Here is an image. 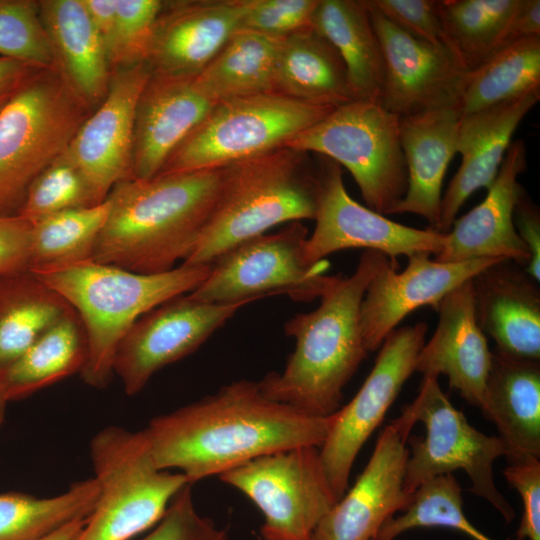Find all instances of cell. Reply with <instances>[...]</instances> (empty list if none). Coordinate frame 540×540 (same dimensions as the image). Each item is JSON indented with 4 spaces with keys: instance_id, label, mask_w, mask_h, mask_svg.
<instances>
[{
    "instance_id": "cell-1",
    "label": "cell",
    "mask_w": 540,
    "mask_h": 540,
    "mask_svg": "<svg viewBox=\"0 0 540 540\" xmlns=\"http://www.w3.org/2000/svg\"><path fill=\"white\" fill-rule=\"evenodd\" d=\"M332 420L274 401L258 381L242 379L154 417L142 432L156 466L193 484L277 451L320 448Z\"/></svg>"
},
{
    "instance_id": "cell-2",
    "label": "cell",
    "mask_w": 540,
    "mask_h": 540,
    "mask_svg": "<svg viewBox=\"0 0 540 540\" xmlns=\"http://www.w3.org/2000/svg\"><path fill=\"white\" fill-rule=\"evenodd\" d=\"M225 170L161 173L115 185L92 261L140 274L166 272L184 262L217 204Z\"/></svg>"
},
{
    "instance_id": "cell-3",
    "label": "cell",
    "mask_w": 540,
    "mask_h": 540,
    "mask_svg": "<svg viewBox=\"0 0 540 540\" xmlns=\"http://www.w3.org/2000/svg\"><path fill=\"white\" fill-rule=\"evenodd\" d=\"M387 257L366 250L351 275L332 276L316 309L285 323L295 347L282 371L258 381L266 397L318 417L340 408L345 385L368 353L360 327L361 302Z\"/></svg>"
},
{
    "instance_id": "cell-4",
    "label": "cell",
    "mask_w": 540,
    "mask_h": 540,
    "mask_svg": "<svg viewBox=\"0 0 540 540\" xmlns=\"http://www.w3.org/2000/svg\"><path fill=\"white\" fill-rule=\"evenodd\" d=\"M211 265H180L156 274H140L89 261L44 273H32L59 293L79 316L87 342L80 372L95 388L113 375L116 350L131 326L144 314L185 293L208 276Z\"/></svg>"
},
{
    "instance_id": "cell-5",
    "label": "cell",
    "mask_w": 540,
    "mask_h": 540,
    "mask_svg": "<svg viewBox=\"0 0 540 540\" xmlns=\"http://www.w3.org/2000/svg\"><path fill=\"white\" fill-rule=\"evenodd\" d=\"M319 180L309 153L282 147L226 167L217 204L186 266L211 265L269 229L314 220Z\"/></svg>"
},
{
    "instance_id": "cell-6",
    "label": "cell",
    "mask_w": 540,
    "mask_h": 540,
    "mask_svg": "<svg viewBox=\"0 0 540 540\" xmlns=\"http://www.w3.org/2000/svg\"><path fill=\"white\" fill-rule=\"evenodd\" d=\"M90 455L99 495L74 540H131L156 525L190 484L156 466L142 430L106 427L92 438Z\"/></svg>"
},
{
    "instance_id": "cell-7",
    "label": "cell",
    "mask_w": 540,
    "mask_h": 540,
    "mask_svg": "<svg viewBox=\"0 0 540 540\" xmlns=\"http://www.w3.org/2000/svg\"><path fill=\"white\" fill-rule=\"evenodd\" d=\"M92 113L55 68L35 74L0 113V216H17L36 177Z\"/></svg>"
},
{
    "instance_id": "cell-8",
    "label": "cell",
    "mask_w": 540,
    "mask_h": 540,
    "mask_svg": "<svg viewBox=\"0 0 540 540\" xmlns=\"http://www.w3.org/2000/svg\"><path fill=\"white\" fill-rule=\"evenodd\" d=\"M334 108L277 92L220 101L176 147L159 174L225 168L267 154Z\"/></svg>"
},
{
    "instance_id": "cell-9",
    "label": "cell",
    "mask_w": 540,
    "mask_h": 540,
    "mask_svg": "<svg viewBox=\"0 0 540 540\" xmlns=\"http://www.w3.org/2000/svg\"><path fill=\"white\" fill-rule=\"evenodd\" d=\"M284 147L344 166L367 207L377 213L389 214L406 193L408 173L399 117L379 101L357 99L337 106Z\"/></svg>"
},
{
    "instance_id": "cell-10",
    "label": "cell",
    "mask_w": 540,
    "mask_h": 540,
    "mask_svg": "<svg viewBox=\"0 0 540 540\" xmlns=\"http://www.w3.org/2000/svg\"><path fill=\"white\" fill-rule=\"evenodd\" d=\"M400 417L411 426L422 422L426 429L423 438L407 440L411 452L403 488L408 495L423 483L460 469L469 477L471 492L488 501L507 522L514 519V509L498 490L493 476L494 461L505 456L502 440L471 426L443 392L438 377H423L417 397Z\"/></svg>"
},
{
    "instance_id": "cell-11",
    "label": "cell",
    "mask_w": 540,
    "mask_h": 540,
    "mask_svg": "<svg viewBox=\"0 0 540 540\" xmlns=\"http://www.w3.org/2000/svg\"><path fill=\"white\" fill-rule=\"evenodd\" d=\"M308 236L307 227L297 221L275 233L246 240L219 256L206 279L188 296L218 304L251 303L277 294L300 302L313 301L332 276L325 275L327 260L312 265L305 261Z\"/></svg>"
},
{
    "instance_id": "cell-12",
    "label": "cell",
    "mask_w": 540,
    "mask_h": 540,
    "mask_svg": "<svg viewBox=\"0 0 540 540\" xmlns=\"http://www.w3.org/2000/svg\"><path fill=\"white\" fill-rule=\"evenodd\" d=\"M218 477L259 508L264 540H311L337 502L315 446L270 453Z\"/></svg>"
},
{
    "instance_id": "cell-13",
    "label": "cell",
    "mask_w": 540,
    "mask_h": 540,
    "mask_svg": "<svg viewBox=\"0 0 540 540\" xmlns=\"http://www.w3.org/2000/svg\"><path fill=\"white\" fill-rule=\"evenodd\" d=\"M427 331L424 322L393 330L379 347L374 366L358 392L333 414L319 454L337 502L348 489L359 451L415 371Z\"/></svg>"
},
{
    "instance_id": "cell-14",
    "label": "cell",
    "mask_w": 540,
    "mask_h": 540,
    "mask_svg": "<svg viewBox=\"0 0 540 540\" xmlns=\"http://www.w3.org/2000/svg\"><path fill=\"white\" fill-rule=\"evenodd\" d=\"M319 193L315 227L304 244V259L316 264L344 249L365 248L395 259L417 253L437 256L446 233L394 222L356 202L347 192L339 164L319 156Z\"/></svg>"
},
{
    "instance_id": "cell-15",
    "label": "cell",
    "mask_w": 540,
    "mask_h": 540,
    "mask_svg": "<svg viewBox=\"0 0 540 540\" xmlns=\"http://www.w3.org/2000/svg\"><path fill=\"white\" fill-rule=\"evenodd\" d=\"M247 304L207 303L187 294L141 316L121 340L114 357L113 372L125 393H139L157 371L193 353Z\"/></svg>"
},
{
    "instance_id": "cell-16",
    "label": "cell",
    "mask_w": 540,
    "mask_h": 540,
    "mask_svg": "<svg viewBox=\"0 0 540 540\" xmlns=\"http://www.w3.org/2000/svg\"><path fill=\"white\" fill-rule=\"evenodd\" d=\"M150 74L146 62L113 69L105 99L84 120L65 151L99 203L115 185L134 178L136 107Z\"/></svg>"
},
{
    "instance_id": "cell-17",
    "label": "cell",
    "mask_w": 540,
    "mask_h": 540,
    "mask_svg": "<svg viewBox=\"0 0 540 540\" xmlns=\"http://www.w3.org/2000/svg\"><path fill=\"white\" fill-rule=\"evenodd\" d=\"M367 7L384 60L381 105L399 118L459 107L469 72L446 48L410 36Z\"/></svg>"
},
{
    "instance_id": "cell-18",
    "label": "cell",
    "mask_w": 540,
    "mask_h": 540,
    "mask_svg": "<svg viewBox=\"0 0 540 540\" xmlns=\"http://www.w3.org/2000/svg\"><path fill=\"white\" fill-rule=\"evenodd\" d=\"M413 427L397 417L381 432L354 485L316 526L311 540H374L383 524L409 505L403 488Z\"/></svg>"
},
{
    "instance_id": "cell-19",
    "label": "cell",
    "mask_w": 540,
    "mask_h": 540,
    "mask_svg": "<svg viewBox=\"0 0 540 540\" xmlns=\"http://www.w3.org/2000/svg\"><path fill=\"white\" fill-rule=\"evenodd\" d=\"M408 258L400 272L387 257L369 282L360 306V327L368 352L377 350L384 339L411 312L430 306L437 309L442 299L493 263L504 259H472L441 262L428 253Z\"/></svg>"
},
{
    "instance_id": "cell-20",
    "label": "cell",
    "mask_w": 540,
    "mask_h": 540,
    "mask_svg": "<svg viewBox=\"0 0 540 540\" xmlns=\"http://www.w3.org/2000/svg\"><path fill=\"white\" fill-rule=\"evenodd\" d=\"M249 0L163 1L147 57L151 73L196 76L240 28Z\"/></svg>"
},
{
    "instance_id": "cell-21",
    "label": "cell",
    "mask_w": 540,
    "mask_h": 540,
    "mask_svg": "<svg viewBox=\"0 0 540 540\" xmlns=\"http://www.w3.org/2000/svg\"><path fill=\"white\" fill-rule=\"evenodd\" d=\"M526 147L513 141L484 200L455 219L446 232V244L434 257L441 262L504 259L526 267L530 253L514 225V209L523 190L518 177L526 170Z\"/></svg>"
},
{
    "instance_id": "cell-22",
    "label": "cell",
    "mask_w": 540,
    "mask_h": 540,
    "mask_svg": "<svg viewBox=\"0 0 540 540\" xmlns=\"http://www.w3.org/2000/svg\"><path fill=\"white\" fill-rule=\"evenodd\" d=\"M436 311V329L419 351L415 371L446 376L451 388L481 409L493 352L477 321L472 279L446 295Z\"/></svg>"
},
{
    "instance_id": "cell-23",
    "label": "cell",
    "mask_w": 540,
    "mask_h": 540,
    "mask_svg": "<svg viewBox=\"0 0 540 540\" xmlns=\"http://www.w3.org/2000/svg\"><path fill=\"white\" fill-rule=\"evenodd\" d=\"M215 104L202 91L196 76L151 73L136 107L134 178L149 179L159 174L171 153Z\"/></svg>"
},
{
    "instance_id": "cell-24",
    "label": "cell",
    "mask_w": 540,
    "mask_h": 540,
    "mask_svg": "<svg viewBox=\"0 0 540 540\" xmlns=\"http://www.w3.org/2000/svg\"><path fill=\"white\" fill-rule=\"evenodd\" d=\"M540 99V89L518 98L460 116L458 154L461 164L442 195L437 231L450 230L462 205L478 189L495 180L512 136Z\"/></svg>"
},
{
    "instance_id": "cell-25",
    "label": "cell",
    "mask_w": 540,
    "mask_h": 540,
    "mask_svg": "<svg viewBox=\"0 0 540 540\" xmlns=\"http://www.w3.org/2000/svg\"><path fill=\"white\" fill-rule=\"evenodd\" d=\"M478 324L499 355L540 361V290L524 268L499 260L472 278Z\"/></svg>"
},
{
    "instance_id": "cell-26",
    "label": "cell",
    "mask_w": 540,
    "mask_h": 540,
    "mask_svg": "<svg viewBox=\"0 0 540 540\" xmlns=\"http://www.w3.org/2000/svg\"><path fill=\"white\" fill-rule=\"evenodd\" d=\"M460 116L459 107H449L399 118L408 185L389 214H416L437 229L444 175L458 153Z\"/></svg>"
},
{
    "instance_id": "cell-27",
    "label": "cell",
    "mask_w": 540,
    "mask_h": 540,
    "mask_svg": "<svg viewBox=\"0 0 540 540\" xmlns=\"http://www.w3.org/2000/svg\"><path fill=\"white\" fill-rule=\"evenodd\" d=\"M55 63L69 89L91 111L105 99L111 68L81 0H39Z\"/></svg>"
},
{
    "instance_id": "cell-28",
    "label": "cell",
    "mask_w": 540,
    "mask_h": 540,
    "mask_svg": "<svg viewBox=\"0 0 540 540\" xmlns=\"http://www.w3.org/2000/svg\"><path fill=\"white\" fill-rule=\"evenodd\" d=\"M511 463L540 458V364L493 352L483 406Z\"/></svg>"
},
{
    "instance_id": "cell-29",
    "label": "cell",
    "mask_w": 540,
    "mask_h": 540,
    "mask_svg": "<svg viewBox=\"0 0 540 540\" xmlns=\"http://www.w3.org/2000/svg\"><path fill=\"white\" fill-rule=\"evenodd\" d=\"M275 92L331 107L357 100L341 56L312 26L281 40Z\"/></svg>"
},
{
    "instance_id": "cell-30",
    "label": "cell",
    "mask_w": 540,
    "mask_h": 540,
    "mask_svg": "<svg viewBox=\"0 0 540 540\" xmlns=\"http://www.w3.org/2000/svg\"><path fill=\"white\" fill-rule=\"evenodd\" d=\"M311 25L341 56L356 99L379 101L384 60L365 0H319Z\"/></svg>"
},
{
    "instance_id": "cell-31",
    "label": "cell",
    "mask_w": 540,
    "mask_h": 540,
    "mask_svg": "<svg viewBox=\"0 0 540 540\" xmlns=\"http://www.w3.org/2000/svg\"><path fill=\"white\" fill-rule=\"evenodd\" d=\"M86 359L84 329L76 311L71 308L18 359L0 370L8 401L24 399L80 373Z\"/></svg>"
},
{
    "instance_id": "cell-32",
    "label": "cell",
    "mask_w": 540,
    "mask_h": 540,
    "mask_svg": "<svg viewBox=\"0 0 540 540\" xmlns=\"http://www.w3.org/2000/svg\"><path fill=\"white\" fill-rule=\"evenodd\" d=\"M281 40L251 30L238 29L196 75L198 85L216 103L275 92Z\"/></svg>"
},
{
    "instance_id": "cell-33",
    "label": "cell",
    "mask_w": 540,
    "mask_h": 540,
    "mask_svg": "<svg viewBox=\"0 0 540 540\" xmlns=\"http://www.w3.org/2000/svg\"><path fill=\"white\" fill-rule=\"evenodd\" d=\"M72 307L31 272L0 277V370Z\"/></svg>"
},
{
    "instance_id": "cell-34",
    "label": "cell",
    "mask_w": 540,
    "mask_h": 540,
    "mask_svg": "<svg viewBox=\"0 0 540 540\" xmlns=\"http://www.w3.org/2000/svg\"><path fill=\"white\" fill-rule=\"evenodd\" d=\"M521 0H439L446 47L468 72L503 47Z\"/></svg>"
},
{
    "instance_id": "cell-35",
    "label": "cell",
    "mask_w": 540,
    "mask_h": 540,
    "mask_svg": "<svg viewBox=\"0 0 540 540\" xmlns=\"http://www.w3.org/2000/svg\"><path fill=\"white\" fill-rule=\"evenodd\" d=\"M98 495L95 477L75 482L52 497L0 494V540H41L71 522L86 519Z\"/></svg>"
},
{
    "instance_id": "cell-36",
    "label": "cell",
    "mask_w": 540,
    "mask_h": 540,
    "mask_svg": "<svg viewBox=\"0 0 540 540\" xmlns=\"http://www.w3.org/2000/svg\"><path fill=\"white\" fill-rule=\"evenodd\" d=\"M538 89L540 36H532L503 46L468 73L459 110L470 114Z\"/></svg>"
},
{
    "instance_id": "cell-37",
    "label": "cell",
    "mask_w": 540,
    "mask_h": 540,
    "mask_svg": "<svg viewBox=\"0 0 540 540\" xmlns=\"http://www.w3.org/2000/svg\"><path fill=\"white\" fill-rule=\"evenodd\" d=\"M110 203L66 210L32 223L29 272L44 273L92 261Z\"/></svg>"
},
{
    "instance_id": "cell-38",
    "label": "cell",
    "mask_w": 540,
    "mask_h": 540,
    "mask_svg": "<svg viewBox=\"0 0 540 540\" xmlns=\"http://www.w3.org/2000/svg\"><path fill=\"white\" fill-rule=\"evenodd\" d=\"M421 527L451 528L474 540H493L465 516L462 489L452 474L435 477L420 485L407 508L401 515L389 518L375 539L394 540L407 530Z\"/></svg>"
},
{
    "instance_id": "cell-39",
    "label": "cell",
    "mask_w": 540,
    "mask_h": 540,
    "mask_svg": "<svg viewBox=\"0 0 540 540\" xmlns=\"http://www.w3.org/2000/svg\"><path fill=\"white\" fill-rule=\"evenodd\" d=\"M98 204L89 184L64 152L33 181L17 216L34 223L55 213Z\"/></svg>"
},
{
    "instance_id": "cell-40",
    "label": "cell",
    "mask_w": 540,
    "mask_h": 540,
    "mask_svg": "<svg viewBox=\"0 0 540 540\" xmlns=\"http://www.w3.org/2000/svg\"><path fill=\"white\" fill-rule=\"evenodd\" d=\"M0 57L55 68L38 0H0Z\"/></svg>"
},
{
    "instance_id": "cell-41",
    "label": "cell",
    "mask_w": 540,
    "mask_h": 540,
    "mask_svg": "<svg viewBox=\"0 0 540 540\" xmlns=\"http://www.w3.org/2000/svg\"><path fill=\"white\" fill-rule=\"evenodd\" d=\"M161 0H117V23L109 52L111 71L147 61Z\"/></svg>"
},
{
    "instance_id": "cell-42",
    "label": "cell",
    "mask_w": 540,
    "mask_h": 540,
    "mask_svg": "<svg viewBox=\"0 0 540 540\" xmlns=\"http://www.w3.org/2000/svg\"><path fill=\"white\" fill-rule=\"evenodd\" d=\"M191 486L174 496L162 518L140 540H230L226 529L197 512Z\"/></svg>"
},
{
    "instance_id": "cell-43",
    "label": "cell",
    "mask_w": 540,
    "mask_h": 540,
    "mask_svg": "<svg viewBox=\"0 0 540 540\" xmlns=\"http://www.w3.org/2000/svg\"><path fill=\"white\" fill-rule=\"evenodd\" d=\"M319 0H249L239 29L283 39L312 26Z\"/></svg>"
},
{
    "instance_id": "cell-44",
    "label": "cell",
    "mask_w": 540,
    "mask_h": 540,
    "mask_svg": "<svg viewBox=\"0 0 540 540\" xmlns=\"http://www.w3.org/2000/svg\"><path fill=\"white\" fill-rule=\"evenodd\" d=\"M365 2L410 36L447 49L439 15V0H365Z\"/></svg>"
},
{
    "instance_id": "cell-45",
    "label": "cell",
    "mask_w": 540,
    "mask_h": 540,
    "mask_svg": "<svg viewBox=\"0 0 540 540\" xmlns=\"http://www.w3.org/2000/svg\"><path fill=\"white\" fill-rule=\"evenodd\" d=\"M503 475L519 493L523 514L517 530V540H540V461L530 459L511 463Z\"/></svg>"
},
{
    "instance_id": "cell-46",
    "label": "cell",
    "mask_w": 540,
    "mask_h": 540,
    "mask_svg": "<svg viewBox=\"0 0 540 540\" xmlns=\"http://www.w3.org/2000/svg\"><path fill=\"white\" fill-rule=\"evenodd\" d=\"M32 223L0 216V277L29 271Z\"/></svg>"
},
{
    "instance_id": "cell-47",
    "label": "cell",
    "mask_w": 540,
    "mask_h": 540,
    "mask_svg": "<svg viewBox=\"0 0 540 540\" xmlns=\"http://www.w3.org/2000/svg\"><path fill=\"white\" fill-rule=\"evenodd\" d=\"M515 229L530 253L525 272L537 283L540 280V213L523 189L514 209Z\"/></svg>"
},
{
    "instance_id": "cell-48",
    "label": "cell",
    "mask_w": 540,
    "mask_h": 540,
    "mask_svg": "<svg viewBox=\"0 0 540 540\" xmlns=\"http://www.w3.org/2000/svg\"><path fill=\"white\" fill-rule=\"evenodd\" d=\"M41 69L44 68L0 57V113Z\"/></svg>"
},
{
    "instance_id": "cell-49",
    "label": "cell",
    "mask_w": 540,
    "mask_h": 540,
    "mask_svg": "<svg viewBox=\"0 0 540 540\" xmlns=\"http://www.w3.org/2000/svg\"><path fill=\"white\" fill-rule=\"evenodd\" d=\"M81 1L109 57L117 23V0Z\"/></svg>"
},
{
    "instance_id": "cell-50",
    "label": "cell",
    "mask_w": 540,
    "mask_h": 540,
    "mask_svg": "<svg viewBox=\"0 0 540 540\" xmlns=\"http://www.w3.org/2000/svg\"><path fill=\"white\" fill-rule=\"evenodd\" d=\"M532 36H540V1L521 0L508 26L503 46Z\"/></svg>"
},
{
    "instance_id": "cell-51",
    "label": "cell",
    "mask_w": 540,
    "mask_h": 540,
    "mask_svg": "<svg viewBox=\"0 0 540 540\" xmlns=\"http://www.w3.org/2000/svg\"><path fill=\"white\" fill-rule=\"evenodd\" d=\"M86 519L76 520L41 540H74L81 531Z\"/></svg>"
},
{
    "instance_id": "cell-52",
    "label": "cell",
    "mask_w": 540,
    "mask_h": 540,
    "mask_svg": "<svg viewBox=\"0 0 540 540\" xmlns=\"http://www.w3.org/2000/svg\"><path fill=\"white\" fill-rule=\"evenodd\" d=\"M8 398L6 396V392L4 389V385L2 382V378L0 375V428L2 427L4 421H5V415H6V406L8 403Z\"/></svg>"
},
{
    "instance_id": "cell-53",
    "label": "cell",
    "mask_w": 540,
    "mask_h": 540,
    "mask_svg": "<svg viewBox=\"0 0 540 540\" xmlns=\"http://www.w3.org/2000/svg\"><path fill=\"white\" fill-rule=\"evenodd\" d=\"M374 540H378V539H374Z\"/></svg>"
}]
</instances>
